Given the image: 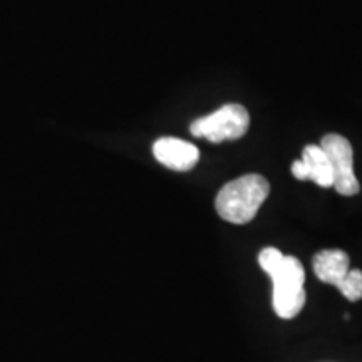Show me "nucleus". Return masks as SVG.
I'll list each match as a JSON object with an SVG mask.
<instances>
[{
  "mask_svg": "<svg viewBox=\"0 0 362 362\" xmlns=\"http://www.w3.org/2000/svg\"><path fill=\"white\" fill-rule=\"evenodd\" d=\"M292 175L297 180H312L322 188L332 187V170L324 149L317 144H309L304 149L302 160L292 163Z\"/></svg>",
  "mask_w": 362,
  "mask_h": 362,
  "instance_id": "obj_6",
  "label": "nucleus"
},
{
  "mask_svg": "<svg viewBox=\"0 0 362 362\" xmlns=\"http://www.w3.org/2000/svg\"><path fill=\"white\" fill-rule=\"evenodd\" d=\"M153 155L161 165L175 171H188L200 160L194 144L178 138H160L153 144Z\"/></svg>",
  "mask_w": 362,
  "mask_h": 362,
  "instance_id": "obj_5",
  "label": "nucleus"
},
{
  "mask_svg": "<svg viewBox=\"0 0 362 362\" xmlns=\"http://www.w3.org/2000/svg\"><path fill=\"white\" fill-rule=\"evenodd\" d=\"M248 126H250V116L245 107L240 104H225L218 111L194 121L189 126V131L197 138H205L211 143H221L245 136Z\"/></svg>",
  "mask_w": 362,
  "mask_h": 362,
  "instance_id": "obj_3",
  "label": "nucleus"
},
{
  "mask_svg": "<svg viewBox=\"0 0 362 362\" xmlns=\"http://www.w3.org/2000/svg\"><path fill=\"white\" fill-rule=\"evenodd\" d=\"M259 264L274 284L272 304L280 319H293L305 304V270L296 257L269 247L259 253Z\"/></svg>",
  "mask_w": 362,
  "mask_h": 362,
  "instance_id": "obj_1",
  "label": "nucleus"
},
{
  "mask_svg": "<svg viewBox=\"0 0 362 362\" xmlns=\"http://www.w3.org/2000/svg\"><path fill=\"white\" fill-rule=\"evenodd\" d=\"M312 267L320 282L337 287L351 269L349 255L342 250H322L314 257Z\"/></svg>",
  "mask_w": 362,
  "mask_h": 362,
  "instance_id": "obj_7",
  "label": "nucleus"
},
{
  "mask_svg": "<svg viewBox=\"0 0 362 362\" xmlns=\"http://www.w3.org/2000/svg\"><path fill=\"white\" fill-rule=\"evenodd\" d=\"M332 170V188L344 197H354L361 185L354 173V151L349 139L341 134H325L320 141Z\"/></svg>",
  "mask_w": 362,
  "mask_h": 362,
  "instance_id": "obj_4",
  "label": "nucleus"
},
{
  "mask_svg": "<svg viewBox=\"0 0 362 362\" xmlns=\"http://www.w3.org/2000/svg\"><path fill=\"white\" fill-rule=\"evenodd\" d=\"M337 288L347 300L357 302L362 298V272L357 269H349L341 282H339Z\"/></svg>",
  "mask_w": 362,
  "mask_h": 362,
  "instance_id": "obj_8",
  "label": "nucleus"
},
{
  "mask_svg": "<svg viewBox=\"0 0 362 362\" xmlns=\"http://www.w3.org/2000/svg\"><path fill=\"white\" fill-rule=\"evenodd\" d=\"M270 193V185L262 175H243L226 183L216 194L215 208L221 218L245 225L255 218Z\"/></svg>",
  "mask_w": 362,
  "mask_h": 362,
  "instance_id": "obj_2",
  "label": "nucleus"
}]
</instances>
